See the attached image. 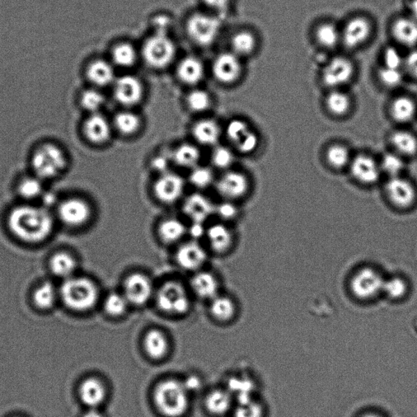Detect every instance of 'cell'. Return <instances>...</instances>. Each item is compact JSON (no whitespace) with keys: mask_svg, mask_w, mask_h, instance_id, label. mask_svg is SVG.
<instances>
[{"mask_svg":"<svg viewBox=\"0 0 417 417\" xmlns=\"http://www.w3.org/2000/svg\"><path fill=\"white\" fill-rule=\"evenodd\" d=\"M7 225L9 232L17 240L36 245L48 240L53 234L55 218L45 206L24 203L9 212Z\"/></svg>","mask_w":417,"mask_h":417,"instance_id":"1","label":"cell"},{"mask_svg":"<svg viewBox=\"0 0 417 417\" xmlns=\"http://www.w3.org/2000/svg\"><path fill=\"white\" fill-rule=\"evenodd\" d=\"M59 293L65 306L77 312L91 310L99 298L96 284L90 279L76 275L64 280Z\"/></svg>","mask_w":417,"mask_h":417,"instance_id":"2","label":"cell"},{"mask_svg":"<svg viewBox=\"0 0 417 417\" xmlns=\"http://www.w3.org/2000/svg\"><path fill=\"white\" fill-rule=\"evenodd\" d=\"M67 165V154L59 145L53 143L40 145L32 154L33 174L44 182L62 175Z\"/></svg>","mask_w":417,"mask_h":417,"instance_id":"3","label":"cell"},{"mask_svg":"<svg viewBox=\"0 0 417 417\" xmlns=\"http://www.w3.org/2000/svg\"><path fill=\"white\" fill-rule=\"evenodd\" d=\"M189 391L184 384L176 380L159 383L154 391V402L159 411L167 417H180L189 407Z\"/></svg>","mask_w":417,"mask_h":417,"instance_id":"4","label":"cell"},{"mask_svg":"<svg viewBox=\"0 0 417 417\" xmlns=\"http://www.w3.org/2000/svg\"><path fill=\"white\" fill-rule=\"evenodd\" d=\"M176 53V46L162 33H158L145 42L143 56L145 62L154 69H163L168 67Z\"/></svg>","mask_w":417,"mask_h":417,"instance_id":"5","label":"cell"},{"mask_svg":"<svg viewBox=\"0 0 417 417\" xmlns=\"http://www.w3.org/2000/svg\"><path fill=\"white\" fill-rule=\"evenodd\" d=\"M355 74V67L352 60L346 56H337L327 60L323 67L321 79L331 90H337L348 85Z\"/></svg>","mask_w":417,"mask_h":417,"instance_id":"6","label":"cell"},{"mask_svg":"<svg viewBox=\"0 0 417 417\" xmlns=\"http://www.w3.org/2000/svg\"><path fill=\"white\" fill-rule=\"evenodd\" d=\"M157 303L162 312L171 315H184L190 307L189 295L176 281H168L162 285L158 290Z\"/></svg>","mask_w":417,"mask_h":417,"instance_id":"7","label":"cell"},{"mask_svg":"<svg viewBox=\"0 0 417 417\" xmlns=\"http://www.w3.org/2000/svg\"><path fill=\"white\" fill-rule=\"evenodd\" d=\"M341 44L349 50L362 48L371 39L373 22L367 17L355 16L349 19L341 28Z\"/></svg>","mask_w":417,"mask_h":417,"instance_id":"8","label":"cell"},{"mask_svg":"<svg viewBox=\"0 0 417 417\" xmlns=\"http://www.w3.org/2000/svg\"><path fill=\"white\" fill-rule=\"evenodd\" d=\"M225 134L239 153L250 154L259 147V138L249 124L240 119H232L225 128Z\"/></svg>","mask_w":417,"mask_h":417,"instance_id":"9","label":"cell"},{"mask_svg":"<svg viewBox=\"0 0 417 417\" xmlns=\"http://www.w3.org/2000/svg\"><path fill=\"white\" fill-rule=\"evenodd\" d=\"M56 216L65 226L80 228L91 219V205L80 198L65 199L58 206Z\"/></svg>","mask_w":417,"mask_h":417,"instance_id":"10","label":"cell"},{"mask_svg":"<svg viewBox=\"0 0 417 417\" xmlns=\"http://www.w3.org/2000/svg\"><path fill=\"white\" fill-rule=\"evenodd\" d=\"M187 30L196 44L207 46L217 39L220 22L216 17L198 13L189 19Z\"/></svg>","mask_w":417,"mask_h":417,"instance_id":"11","label":"cell"},{"mask_svg":"<svg viewBox=\"0 0 417 417\" xmlns=\"http://www.w3.org/2000/svg\"><path fill=\"white\" fill-rule=\"evenodd\" d=\"M217 193L223 200L236 201L245 196L250 189V181L244 173L228 170L223 171L215 181Z\"/></svg>","mask_w":417,"mask_h":417,"instance_id":"12","label":"cell"},{"mask_svg":"<svg viewBox=\"0 0 417 417\" xmlns=\"http://www.w3.org/2000/svg\"><path fill=\"white\" fill-rule=\"evenodd\" d=\"M184 178L175 172L167 171L154 182L153 194L164 204H173L179 201L185 190Z\"/></svg>","mask_w":417,"mask_h":417,"instance_id":"13","label":"cell"},{"mask_svg":"<svg viewBox=\"0 0 417 417\" xmlns=\"http://www.w3.org/2000/svg\"><path fill=\"white\" fill-rule=\"evenodd\" d=\"M386 192L391 203L401 209L411 207L416 200L415 186L402 176L390 178L386 185Z\"/></svg>","mask_w":417,"mask_h":417,"instance_id":"14","label":"cell"},{"mask_svg":"<svg viewBox=\"0 0 417 417\" xmlns=\"http://www.w3.org/2000/svg\"><path fill=\"white\" fill-rule=\"evenodd\" d=\"M384 280L376 271L372 269L360 270L351 280V289L359 298H372L382 291Z\"/></svg>","mask_w":417,"mask_h":417,"instance_id":"15","label":"cell"},{"mask_svg":"<svg viewBox=\"0 0 417 417\" xmlns=\"http://www.w3.org/2000/svg\"><path fill=\"white\" fill-rule=\"evenodd\" d=\"M349 167L350 174L363 185L376 184L382 174L379 163L366 154H359L353 158Z\"/></svg>","mask_w":417,"mask_h":417,"instance_id":"16","label":"cell"},{"mask_svg":"<svg viewBox=\"0 0 417 417\" xmlns=\"http://www.w3.org/2000/svg\"><path fill=\"white\" fill-rule=\"evenodd\" d=\"M124 294L129 303L135 306H142L152 297L151 281L143 274L130 275L125 280Z\"/></svg>","mask_w":417,"mask_h":417,"instance_id":"17","label":"cell"},{"mask_svg":"<svg viewBox=\"0 0 417 417\" xmlns=\"http://www.w3.org/2000/svg\"><path fill=\"white\" fill-rule=\"evenodd\" d=\"M114 91L116 101L126 107L139 104L144 96L142 82L137 78L130 75L117 79Z\"/></svg>","mask_w":417,"mask_h":417,"instance_id":"18","label":"cell"},{"mask_svg":"<svg viewBox=\"0 0 417 417\" xmlns=\"http://www.w3.org/2000/svg\"><path fill=\"white\" fill-rule=\"evenodd\" d=\"M215 205L208 196L195 193L187 196L182 204V212L192 223H205L214 214Z\"/></svg>","mask_w":417,"mask_h":417,"instance_id":"19","label":"cell"},{"mask_svg":"<svg viewBox=\"0 0 417 417\" xmlns=\"http://www.w3.org/2000/svg\"><path fill=\"white\" fill-rule=\"evenodd\" d=\"M83 133L88 142L100 145L109 142L112 128L109 120L101 112L89 114L83 125Z\"/></svg>","mask_w":417,"mask_h":417,"instance_id":"20","label":"cell"},{"mask_svg":"<svg viewBox=\"0 0 417 417\" xmlns=\"http://www.w3.org/2000/svg\"><path fill=\"white\" fill-rule=\"evenodd\" d=\"M241 70L240 58L233 53L219 55L213 65L215 78L223 84L235 83L240 78Z\"/></svg>","mask_w":417,"mask_h":417,"instance_id":"21","label":"cell"},{"mask_svg":"<svg viewBox=\"0 0 417 417\" xmlns=\"http://www.w3.org/2000/svg\"><path fill=\"white\" fill-rule=\"evenodd\" d=\"M176 257L178 264L182 269L194 271L204 265L207 259V254L198 241H190L179 248Z\"/></svg>","mask_w":417,"mask_h":417,"instance_id":"22","label":"cell"},{"mask_svg":"<svg viewBox=\"0 0 417 417\" xmlns=\"http://www.w3.org/2000/svg\"><path fill=\"white\" fill-rule=\"evenodd\" d=\"M192 134L198 144L214 148L219 143L222 130L216 121L204 119L196 121L192 129Z\"/></svg>","mask_w":417,"mask_h":417,"instance_id":"23","label":"cell"},{"mask_svg":"<svg viewBox=\"0 0 417 417\" xmlns=\"http://www.w3.org/2000/svg\"><path fill=\"white\" fill-rule=\"evenodd\" d=\"M391 35L398 44L404 46L417 44V21L411 17H402L395 19L391 26Z\"/></svg>","mask_w":417,"mask_h":417,"instance_id":"24","label":"cell"},{"mask_svg":"<svg viewBox=\"0 0 417 417\" xmlns=\"http://www.w3.org/2000/svg\"><path fill=\"white\" fill-rule=\"evenodd\" d=\"M78 395L89 409H97L105 400L106 389L99 379L89 377L80 384Z\"/></svg>","mask_w":417,"mask_h":417,"instance_id":"25","label":"cell"},{"mask_svg":"<svg viewBox=\"0 0 417 417\" xmlns=\"http://www.w3.org/2000/svg\"><path fill=\"white\" fill-rule=\"evenodd\" d=\"M86 77L96 88L106 87L114 82V70L105 60H96L87 65Z\"/></svg>","mask_w":417,"mask_h":417,"instance_id":"26","label":"cell"},{"mask_svg":"<svg viewBox=\"0 0 417 417\" xmlns=\"http://www.w3.org/2000/svg\"><path fill=\"white\" fill-rule=\"evenodd\" d=\"M205 237L212 249L217 253L227 251L232 246V234L226 225L215 223L206 229Z\"/></svg>","mask_w":417,"mask_h":417,"instance_id":"27","label":"cell"},{"mask_svg":"<svg viewBox=\"0 0 417 417\" xmlns=\"http://www.w3.org/2000/svg\"><path fill=\"white\" fill-rule=\"evenodd\" d=\"M180 81L189 86H195L204 77L205 70L203 63L198 58H187L182 60L177 69Z\"/></svg>","mask_w":417,"mask_h":417,"instance_id":"28","label":"cell"},{"mask_svg":"<svg viewBox=\"0 0 417 417\" xmlns=\"http://www.w3.org/2000/svg\"><path fill=\"white\" fill-rule=\"evenodd\" d=\"M171 159L176 166L192 170L199 165L200 150L195 144H182L173 150Z\"/></svg>","mask_w":417,"mask_h":417,"instance_id":"29","label":"cell"},{"mask_svg":"<svg viewBox=\"0 0 417 417\" xmlns=\"http://www.w3.org/2000/svg\"><path fill=\"white\" fill-rule=\"evenodd\" d=\"M50 269L58 278L63 280L73 278L77 269V261L67 252L56 253L50 259Z\"/></svg>","mask_w":417,"mask_h":417,"instance_id":"30","label":"cell"},{"mask_svg":"<svg viewBox=\"0 0 417 417\" xmlns=\"http://www.w3.org/2000/svg\"><path fill=\"white\" fill-rule=\"evenodd\" d=\"M315 40L318 46L325 49H335L341 44V28L332 22H323L315 30Z\"/></svg>","mask_w":417,"mask_h":417,"instance_id":"31","label":"cell"},{"mask_svg":"<svg viewBox=\"0 0 417 417\" xmlns=\"http://www.w3.org/2000/svg\"><path fill=\"white\" fill-rule=\"evenodd\" d=\"M17 191L20 198L31 203L42 198L44 194V181L34 174L22 178L18 182Z\"/></svg>","mask_w":417,"mask_h":417,"instance_id":"32","label":"cell"},{"mask_svg":"<svg viewBox=\"0 0 417 417\" xmlns=\"http://www.w3.org/2000/svg\"><path fill=\"white\" fill-rule=\"evenodd\" d=\"M192 288L200 298L213 299L218 296L219 284L215 276L212 273H199L192 279Z\"/></svg>","mask_w":417,"mask_h":417,"instance_id":"33","label":"cell"},{"mask_svg":"<svg viewBox=\"0 0 417 417\" xmlns=\"http://www.w3.org/2000/svg\"><path fill=\"white\" fill-rule=\"evenodd\" d=\"M391 142L395 153L402 158L414 157L417 153V137L409 130L395 131L391 135Z\"/></svg>","mask_w":417,"mask_h":417,"instance_id":"34","label":"cell"},{"mask_svg":"<svg viewBox=\"0 0 417 417\" xmlns=\"http://www.w3.org/2000/svg\"><path fill=\"white\" fill-rule=\"evenodd\" d=\"M158 235L163 242L176 243L181 240L187 233V228L181 220L168 218L162 220L158 226Z\"/></svg>","mask_w":417,"mask_h":417,"instance_id":"35","label":"cell"},{"mask_svg":"<svg viewBox=\"0 0 417 417\" xmlns=\"http://www.w3.org/2000/svg\"><path fill=\"white\" fill-rule=\"evenodd\" d=\"M144 350L153 359H160L167 353L169 343L167 337L158 330H150L144 337Z\"/></svg>","mask_w":417,"mask_h":417,"instance_id":"36","label":"cell"},{"mask_svg":"<svg viewBox=\"0 0 417 417\" xmlns=\"http://www.w3.org/2000/svg\"><path fill=\"white\" fill-rule=\"evenodd\" d=\"M391 112L393 119L398 123H409L415 118L416 114V103L409 96L397 97L392 102Z\"/></svg>","mask_w":417,"mask_h":417,"instance_id":"37","label":"cell"},{"mask_svg":"<svg viewBox=\"0 0 417 417\" xmlns=\"http://www.w3.org/2000/svg\"><path fill=\"white\" fill-rule=\"evenodd\" d=\"M231 393L227 391L215 390L210 392L205 399L206 409L214 415H223L231 409Z\"/></svg>","mask_w":417,"mask_h":417,"instance_id":"38","label":"cell"},{"mask_svg":"<svg viewBox=\"0 0 417 417\" xmlns=\"http://www.w3.org/2000/svg\"><path fill=\"white\" fill-rule=\"evenodd\" d=\"M34 303L41 310H49L60 298L59 289L51 282H44L35 289Z\"/></svg>","mask_w":417,"mask_h":417,"instance_id":"39","label":"cell"},{"mask_svg":"<svg viewBox=\"0 0 417 417\" xmlns=\"http://www.w3.org/2000/svg\"><path fill=\"white\" fill-rule=\"evenodd\" d=\"M325 105L327 110L335 116H343L349 112L351 100L348 93L341 89L331 90L327 96Z\"/></svg>","mask_w":417,"mask_h":417,"instance_id":"40","label":"cell"},{"mask_svg":"<svg viewBox=\"0 0 417 417\" xmlns=\"http://www.w3.org/2000/svg\"><path fill=\"white\" fill-rule=\"evenodd\" d=\"M142 124L139 117L131 111L119 112L114 117V125L117 130L124 135L137 133Z\"/></svg>","mask_w":417,"mask_h":417,"instance_id":"41","label":"cell"},{"mask_svg":"<svg viewBox=\"0 0 417 417\" xmlns=\"http://www.w3.org/2000/svg\"><path fill=\"white\" fill-rule=\"evenodd\" d=\"M232 53L239 58L251 55L257 48V39L250 31L237 33L232 39Z\"/></svg>","mask_w":417,"mask_h":417,"instance_id":"42","label":"cell"},{"mask_svg":"<svg viewBox=\"0 0 417 417\" xmlns=\"http://www.w3.org/2000/svg\"><path fill=\"white\" fill-rule=\"evenodd\" d=\"M105 98L96 87L88 88L80 94L79 103L84 110L89 114L100 112L104 106Z\"/></svg>","mask_w":417,"mask_h":417,"instance_id":"43","label":"cell"},{"mask_svg":"<svg viewBox=\"0 0 417 417\" xmlns=\"http://www.w3.org/2000/svg\"><path fill=\"white\" fill-rule=\"evenodd\" d=\"M326 159L330 167L337 169L349 167L352 158H351L350 150L343 144H332L326 152Z\"/></svg>","mask_w":417,"mask_h":417,"instance_id":"44","label":"cell"},{"mask_svg":"<svg viewBox=\"0 0 417 417\" xmlns=\"http://www.w3.org/2000/svg\"><path fill=\"white\" fill-rule=\"evenodd\" d=\"M379 165L382 173L386 175L389 179L401 176L405 168L404 158L395 152L386 153Z\"/></svg>","mask_w":417,"mask_h":417,"instance_id":"45","label":"cell"},{"mask_svg":"<svg viewBox=\"0 0 417 417\" xmlns=\"http://www.w3.org/2000/svg\"><path fill=\"white\" fill-rule=\"evenodd\" d=\"M236 308L232 299L228 297L216 296L210 303V312L219 321H227L230 320L235 314Z\"/></svg>","mask_w":417,"mask_h":417,"instance_id":"46","label":"cell"},{"mask_svg":"<svg viewBox=\"0 0 417 417\" xmlns=\"http://www.w3.org/2000/svg\"><path fill=\"white\" fill-rule=\"evenodd\" d=\"M189 180L191 185L198 189H207L210 185H214L216 181L212 169L200 165L192 169Z\"/></svg>","mask_w":417,"mask_h":417,"instance_id":"47","label":"cell"},{"mask_svg":"<svg viewBox=\"0 0 417 417\" xmlns=\"http://www.w3.org/2000/svg\"><path fill=\"white\" fill-rule=\"evenodd\" d=\"M212 165L223 171L231 170V167L235 160L232 150L225 145L218 144L213 148L212 156H210Z\"/></svg>","mask_w":417,"mask_h":417,"instance_id":"48","label":"cell"},{"mask_svg":"<svg viewBox=\"0 0 417 417\" xmlns=\"http://www.w3.org/2000/svg\"><path fill=\"white\" fill-rule=\"evenodd\" d=\"M112 58L120 67H130L137 62V53L133 45L121 44L112 50Z\"/></svg>","mask_w":417,"mask_h":417,"instance_id":"49","label":"cell"},{"mask_svg":"<svg viewBox=\"0 0 417 417\" xmlns=\"http://www.w3.org/2000/svg\"><path fill=\"white\" fill-rule=\"evenodd\" d=\"M186 102L191 111L199 114L210 109L212 98L207 92L196 89L187 95Z\"/></svg>","mask_w":417,"mask_h":417,"instance_id":"50","label":"cell"},{"mask_svg":"<svg viewBox=\"0 0 417 417\" xmlns=\"http://www.w3.org/2000/svg\"><path fill=\"white\" fill-rule=\"evenodd\" d=\"M128 304L124 294L112 293L106 298L104 308L108 315L117 317L124 315Z\"/></svg>","mask_w":417,"mask_h":417,"instance_id":"51","label":"cell"},{"mask_svg":"<svg viewBox=\"0 0 417 417\" xmlns=\"http://www.w3.org/2000/svg\"><path fill=\"white\" fill-rule=\"evenodd\" d=\"M404 70L382 67L378 71L379 80L389 88L400 87L404 81Z\"/></svg>","mask_w":417,"mask_h":417,"instance_id":"52","label":"cell"},{"mask_svg":"<svg viewBox=\"0 0 417 417\" xmlns=\"http://www.w3.org/2000/svg\"><path fill=\"white\" fill-rule=\"evenodd\" d=\"M405 58L399 49L388 46L383 53L382 67L404 70Z\"/></svg>","mask_w":417,"mask_h":417,"instance_id":"53","label":"cell"},{"mask_svg":"<svg viewBox=\"0 0 417 417\" xmlns=\"http://www.w3.org/2000/svg\"><path fill=\"white\" fill-rule=\"evenodd\" d=\"M239 209L232 201L223 200L222 203L215 205L214 214L223 221H231L238 216Z\"/></svg>","mask_w":417,"mask_h":417,"instance_id":"54","label":"cell"},{"mask_svg":"<svg viewBox=\"0 0 417 417\" xmlns=\"http://www.w3.org/2000/svg\"><path fill=\"white\" fill-rule=\"evenodd\" d=\"M406 289L404 280L400 278H393L384 282L382 291L385 292L389 298L397 299L404 296Z\"/></svg>","mask_w":417,"mask_h":417,"instance_id":"55","label":"cell"},{"mask_svg":"<svg viewBox=\"0 0 417 417\" xmlns=\"http://www.w3.org/2000/svg\"><path fill=\"white\" fill-rule=\"evenodd\" d=\"M262 407L254 400L238 405L235 411V417H262Z\"/></svg>","mask_w":417,"mask_h":417,"instance_id":"56","label":"cell"},{"mask_svg":"<svg viewBox=\"0 0 417 417\" xmlns=\"http://www.w3.org/2000/svg\"><path fill=\"white\" fill-rule=\"evenodd\" d=\"M404 70L412 78H417V49L405 56Z\"/></svg>","mask_w":417,"mask_h":417,"instance_id":"57","label":"cell"},{"mask_svg":"<svg viewBox=\"0 0 417 417\" xmlns=\"http://www.w3.org/2000/svg\"><path fill=\"white\" fill-rule=\"evenodd\" d=\"M206 229L207 228H205L204 223H192L191 226L187 228V233L193 239L192 241H198L201 238L205 237Z\"/></svg>","mask_w":417,"mask_h":417,"instance_id":"58","label":"cell"},{"mask_svg":"<svg viewBox=\"0 0 417 417\" xmlns=\"http://www.w3.org/2000/svg\"><path fill=\"white\" fill-rule=\"evenodd\" d=\"M205 6L219 13L227 12L230 0H204Z\"/></svg>","mask_w":417,"mask_h":417,"instance_id":"59","label":"cell"},{"mask_svg":"<svg viewBox=\"0 0 417 417\" xmlns=\"http://www.w3.org/2000/svg\"><path fill=\"white\" fill-rule=\"evenodd\" d=\"M170 161H171V159H169L165 156H159L154 158L153 167L157 171H159L161 173V174H163V173L169 171L168 167L169 162Z\"/></svg>","mask_w":417,"mask_h":417,"instance_id":"60","label":"cell"},{"mask_svg":"<svg viewBox=\"0 0 417 417\" xmlns=\"http://www.w3.org/2000/svg\"><path fill=\"white\" fill-rule=\"evenodd\" d=\"M182 384H184V386L187 391L198 390L201 386V382L199 379L194 376H190L189 377H187L186 380L182 382Z\"/></svg>","mask_w":417,"mask_h":417,"instance_id":"61","label":"cell"},{"mask_svg":"<svg viewBox=\"0 0 417 417\" xmlns=\"http://www.w3.org/2000/svg\"><path fill=\"white\" fill-rule=\"evenodd\" d=\"M407 10H409V17L417 21V0H411L407 4Z\"/></svg>","mask_w":417,"mask_h":417,"instance_id":"62","label":"cell"},{"mask_svg":"<svg viewBox=\"0 0 417 417\" xmlns=\"http://www.w3.org/2000/svg\"><path fill=\"white\" fill-rule=\"evenodd\" d=\"M83 417H104L97 409H89Z\"/></svg>","mask_w":417,"mask_h":417,"instance_id":"63","label":"cell"},{"mask_svg":"<svg viewBox=\"0 0 417 417\" xmlns=\"http://www.w3.org/2000/svg\"><path fill=\"white\" fill-rule=\"evenodd\" d=\"M363 417H382L379 415L377 414H368V415H365Z\"/></svg>","mask_w":417,"mask_h":417,"instance_id":"64","label":"cell"}]
</instances>
